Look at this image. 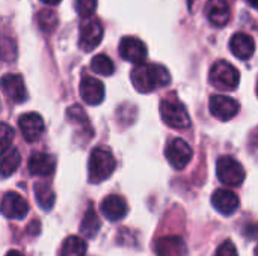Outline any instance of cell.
I'll list each match as a JSON object with an SVG mask.
<instances>
[{"instance_id": "obj_30", "label": "cell", "mask_w": 258, "mask_h": 256, "mask_svg": "<svg viewBox=\"0 0 258 256\" xmlns=\"http://www.w3.org/2000/svg\"><path fill=\"white\" fill-rule=\"evenodd\" d=\"M41 2L45 3V5H48V6H54V5L60 3V0H41Z\"/></svg>"}, {"instance_id": "obj_16", "label": "cell", "mask_w": 258, "mask_h": 256, "mask_svg": "<svg viewBox=\"0 0 258 256\" xmlns=\"http://www.w3.org/2000/svg\"><path fill=\"white\" fill-rule=\"evenodd\" d=\"M206 15L207 20L216 26V27H224L230 21L231 17V9L228 5V0H209L206 6Z\"/></svg>"}, {"instance_id": "obj_19", "label": "cell", "mask_w": 258, "mask_h": 256, "mask_svg": "<svg viewBox=\"0 0 258 256\" xmlns=\"http://www.w3.org/2000/svg\"><path fill=\"white\" fill-rule=\"evenodd\" d=\"M156 252L159 256H184L186 244L181 237L171 235L160 238L156 244Z\"/></svg>"}, {"instance_id": "obj_13", "label": "cell", "mask_w": 258, "mask_h": 256, "mask_svg": "<svg viewBox=\"0 0 258 256\" xmlns=\"http://www.w3.org/2000/svg\"><path fill=\"white\" fill-rule=\"evenodd\" d=\"M80 97L89 106H97L104 100V84L95 77H83L80 81Z\"/></svg>"}, {"instance_id": "obj_23", "label": "cell", "mask_w": 258, "mask_h": 256, "mask_svg": "<svg viewBox=\"0 0 258 256\" xmlns=\"http://www.w3.org/2000/svg\"><path fill=\"white\" fill-rule=\"evenodd\" d=\"M86 243L76 235L68 237L60 249V256H85L86 255Z\"/></svg>"}, {"instance_id": "obj_33", "label": "cell", "mask_w": 258, "mask_h": 256, "mask_svg": "<svg viewBox=\"0 0 258 256\" xmlns=\"http://www.w3.org/2000/svg\"><path fill=\"white\" fill-rule=\"evenodd\" d=\"M189 2V8H190V11H194V5H195V2L197 0H187Z\"/></svg>"}, {"instance_id": "obj_28", "label": "cell", "mask_w": 258, "mask_h": 256, "mask_svg": "<svg viewBox=\"0 0 258 256\" xmlns=\"http://www.w3.org/2000/svg\"><path fill=\"white\" fill-rule=\"evenodd\" d=\"M14 137H15L14 128L6 122H0V149L2 151L12 143Z\"/></svg>"}, {"instance_id": "obj_29", "label": "cell", "mask_w": 258, "mask_h": 256, "mask_svg": "<svg viewBox=\"0 0 258 256\" xmlns=\"http://www.w3.org/2000/svg\"><path fill=\"white\" fill-rule=\"evenodd\" d=\"M215 256H239V255H237V249H236V246H234L230 240H227V241H224V243L218 247V250H216Z\"/></svg>"}, {"instance_id": "obj_3", "label": "cell", "mask_w": 258, "mask_h": 256, "mask_svg": "<svg viewBox=\"0 0 258 256\" xmlns=\"http://www.w3.org/2000/svg\"><path fill=\"white\" fill-rule=\"evenodd\" d=\"M160 116L169 127L174 128H187L190 125V118L184 104L174 95L160 103Z\"/></svg>"}, {"instance_id": "obj_8", "label": "cell", "mask_w": 258, "mask_h": 256, "mask_svg": "<svg viewBox=\"0 0 258 256\" xmlns=\"http://www.w3.org/2000/svg\"><path fill=\"white\" fill-rule=\"evenodd\" d=\"M209 107H210V113L219 121H230L240 110V104L234 98L227 95H213L210 98Z\"/></svg>"}, {"instance_id": "obj_32", "label": "cell", "mask_w": 258, "mask_h": 256, "mask_svg": "<svg viewBox=\"0 0 258 256\" xmlns=\"http://www.w3.org/2000/svg\"><path fill=\"white\" fill-rule=\"evenodd\" d=\"M246 2H248V3L251 5V8H254V9L258 6V0H246Z\"/></svg>"}, {"instance_id": "obj_26", "label": "cell", "mask_w": 258, "mask_h": 256, "mask_svg": "<svg viewBox=\"0 0 258 256\" xmlns=\"http://www.w3.org/2000/svg\"><path fill=\"white\" fill-rule=\"evenodd\" d=\"M36 21H38V26L41 27V30L50 33L57 26V15L53 9H44L36 14Z\"/></svg>"}, {"instance_id": "obj_14", "label": "cell", "mask_w": 258, "mask_h": 256, "mask_svg": "<svg viewBox=\"0 0 258 256\" xmlns=\"http://www.w3.org/2000/svg\"><path fill=\"white\" fill-rule=\"evenodd\" d=\"M230 50L240 60H248L255 53V41L245 32L234 33L230 39Z\"/></svg>"}, {"instance_id": "obj_7", "label": "cell", "mask_w": 258, "mask_h": 256, "mask_svg": "<svg viewBox=\"0 0 258 256\" xmlns=\"http://www.w3.org/2000/svg\"><path fill=\"white\" fill-rule=\"evenodd\" d=\"M0 211L8 219L23 220L29 214V204L21 195H18L15 192H8V193H5V196L2 199Z\"/></svg>"}, {"instance_id": "obj_18", "label": "cell", "mask_w": 258, "mask_h": 256, "mask_svg": "<svg viewBox=\"0 0 258 256\" xmlns=\"http://www.w3.org/2000/svg\"><path fill=\"white\" fill-rule=\"evenodd\" d=\"M56 160L45 152H36L29 158L27 169L35 177H50L54 172Z\"/></svg>"}, {"instance_id": "obj_6", "label": "cell", "mask_w": 258, "mask_h": 256, "mask_svg": "<svg viewBox=\"0 0 258 256\" xmlns=\"http://www.w3.org/2000/svg\"><path fill=\"white\" fill-rule=\"evenodd\" d=\"M165 155H166L169 164L175 170H183L190 163V160L194 157V151L186 140L174 139L172 142H169V145L165 151Z\"/></svg>"}, {"instance_id": "obj_4", "label": "cell", "mask_w": 258, "mask_h": 256, "mask_svg": "<svg viewBox=\"0 0 258 256\" xmlns=\"http://www.w3.org/2000/svg\"><path fill=\"white\" fill-rule=\"evenodd\" d=\"M210 81L216 89L234 91L239 86L240 74L236 66L227 60H218L210 69Z\"/></svg>"}, {"instance_id": "obj_10", "label": "cell", "mask_w": 258, "mask_h": 256, "mask_svg": "<svg viewBox=\"0 0 258 256\" xmlns=\"http://www.w3.org/2000/svg\"><path fill=\"white\" fill-rule=\"evenodd\" d=\"M103 26L98 20H88L80 27V39L79 45L83 51H92L98 47L103 39Z\"/></svg>"}, {"instance_id": "obj_1", "label": "cell", "mask_w": 258, "mask_h": 256, "mask_svg": "<svg viewBox=\"0 0 258 256\" xmlns=\"http://www.w3.org/2000/svg\"><path fill=\"white\" fill-rule=\"evenodd\" d=\"M135 89L141 94L153 92L159 88H165L171 83L169 71L159 63H139L130 74Z\"/></svg>"}, {"instance_id": "obj_15", "label": "cell", "mask_w": 258, "mask_h": 256, "mask_svg": "<svg viewBox=\"0 0 258 256\" xmlns=\"http://www.w3.org/2000/svg\"><path fill=\"white\" fill-rule=\"evenodd\" d=\"M101 213L107 220L118 222L128 213V207L125 199L119 195H109L101 202Z\"/></svg>"}, {"instance_id": "obj_11", "label": "cell", "mask_w": 258, "mask_h": 256, "mask_svg": "<svg viewBox=\"0 0 258 256\" xmlns=\"http://www.w3.org/2000/svg\"><path fill=\"white\" fill-rule=\"evenodd\" d=\"M0 89L14 103H24L27 100V89L20 74H5L0 78Z\"/></svg>"}, {"instance_id": "obj_25", "label": "cell", "mask_w": 258, "mask_h": 256, "mask_svg": "<svg viewBox=\"0 0 258 256\" xmlns=\"http://www.w3.org/2000/svg\"><path fill=\"white\" fill-rule=\"evenodd\" d=\"M91 69L97 74H101V75H112L115 71V65L109 56L97 54L91 62Z\"/></svg>"}, {"instance_id": "obj_24", "label": "cell", "mask_w": 258, "mask_h": 256, "mask_svg": "<svg viewBox=\"0 0 258 256\" xmlns=\"http://www.w3.org/2000/svg\"><path fill=\"white\" fill-rule=\"evenodd\" d=\"M68 119L73 124H77L82 128L80 131L86 133V136H89V137L92 136V128H91L89 121H88V118H86V115H85V112H83V109L80 106H71L68 109Z\"/></svg>"}, {"instance_id": "obj_20", "label": "cell", "mask_w": 258, "mask_h": 256, "mask_svg": "<svg viewBox=\"0 0 258 256\" xmlns=\"http://www.w3.org/2000/svg\"><path fill=\"white\" fill-rule=\"evenodd\" d=\"M21 155L17 148L8 146L0 152V177L8 178L11 177L20 166Z\"/></svg>"}, {"instance_id": "obj_27", "label": "cell", "mask_w": 258, "mask_h": 256, "mask_svg": "<svg viewBox=\"0 0 258 256\" xmlns=\"http://www.w3.org/2000/svg\"><path fill=\"white\" fill-rule=\"evenodd\" d=\"M98 0H76V11L80 17L88 18L95 14Z\"/></svg>"}, {"instance_id": "obj_31", "label": "cell", "mask_w": 258, "mask_h": 256, "mask_svg": "<svg viewBox=\"0 0 258 256\" xmlns=\"http://www.w3.org/2000/svg\"><path fill=\"white\" fill-rule=\"evenodd\" d=\"M5 256H23V255H21L18 250H9V252H8Z\"/></svg>"}, {"instance_id": "obj_9", "label": "cell", "mask_w": 258, "mask_h": 256, "mask_svg": "<svg viewBox=\"0 0 258 256\" xmlns=\"http://www.w3.org/2000/svg\"><path fill=\"white\" fill-rule=\"evenodd\" d=\"M119 56L132 63H144L147 59V45L136 36H125L119 42Z\"/></svg>"}, {"instance_id": "obj_17", "label": "cell", "mask_w": 258, "mask_h": 256, "mask_svg": "<svg viewBox=\"0 0 258 256\" xmlns=\"http://www.w3.org/2000/svg\"><path fill=\"white\" fill-rule=\"evenodd\" d=\"M212 204L216 208V211H219L224 216H231L237 211L239 208V198L234 192L231 190H216L212 196Z\"/></svg>"}, {"instance_id": "obj_5", "label": "cell", "mask_w": 258, "mask_h": 256, "mask_svg": "<svg viewBox=\"0 0 258 256\" xmlns=\"http://www.w3.org/2000/svg\"><path fill=\"white\" fill-rule=\"evenodd\" d=\"M216 175L221 183H224L225 186H230V187L240 186L246 177L243 166L236 158H233L230 155H224L218 160Z\"/></svg>"}, {"instance_id": "obj_21", "label": "cell", "mask_w": 258, "mask_h": 256, "mask_svg": "<svg viewBox=\"0 0 258 256\" xmlns=\"http://www.w3.org/2000/svg\"><path fill=\"white\" fill-rule=\"evenodd\" d=\"M101 228V222H100V217L98 214L95 213L94 207L89 205V208L86 210L85 216H83V220H82V225H80V232L86 237V238H94L98 231Z\"/></svg>"}, {"instance_id": "obj_2", "label": "cell", "mask_w": 258, "mask_h": 256, "mask_svg": "<svg viewBox=\"0 0 258 256\" xmlns=\"http://www.w3.org/2000/svg\"><path fill=\"white\" fill-rule=\"evenodd\" d=\"M116 161L110 151L104 148H95L89 157V181L97 184L107 180L115 170Z\"/></svg>"}, {"instance_id": "obj_22", "label": "cell", "mask_w": 258, "mask_h": 256, "mask_svg": "<svg viewBox=\"0 0 258 256\" xmlns=\"http://www.w3.org/2000/svg\"><path fill=\"white\" fill-rule=\"evenodd\" d=\"M33 192H35V199H36L38 205L42 210L50 211L51 207L54 205V201H56L53 189L45 183H36L35 187H33Z\"/></svg>"}, {"instance_id": "obj_12", "label": "cell", "mask_w": 258, "mask_h": 256, "mask_svg": "<svg viewBox=\"0 0 258 256\" xmlns=\"http://www.w3.org/2000/svg\"><path fill=\"white\" fill-rule=\"evenodd\" d=\"M18 127L27 142H36L44 133V121L38 113H24L18 119Z\"/></svg>"}]
</instances>
